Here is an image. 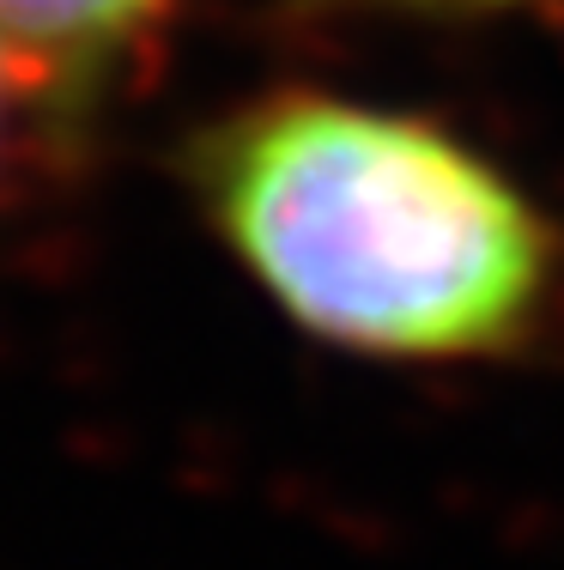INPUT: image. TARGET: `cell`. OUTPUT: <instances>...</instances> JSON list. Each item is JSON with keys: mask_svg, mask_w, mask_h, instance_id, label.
I'll use <instances>...</instances> for the list:
<instances>
[{"mask_svg": "<svg viewBox=\"0 0 564 570\" xmlns=\"http://www.w3.org/2000/svg\"><path fill=\"white\" fill-rule=\"evenodd\" d=\"M188 176L255 292L358 358H498L558 279V230L528 188L413 110L274 91L212 121Z\"/></svg>", "mask_w": 564, "mask_h": 570, "instance_id": "1", "label": "cell"}, {"mask_svg": "<svg viewBox=\"0 0 564 570\" xmlns=\"http://www.w3.org/2000/svg\"><path fill=\"white\" fill-rule=\"evenodd\" d=\"M170 0H0V56L43 110H86Z\"/></svg>", "mask_w": 564, "mask_h": 570, "instance_id": "2", "label": "cell"}, {"mask_svg": "<svg viewBox=\"0 0 564 570\" xmlns=\"http://www.w3.org/2000/svg\"><path fill=\"white\" fill-rule=\"evenodd\" d=\"M400 7H516V0H400Z\"/></svg>", "mask_w": 564, "mask_h": 570, "instance_id": "3", "label": "cell"}, {"mask_svg": "<svg viewBox=\"0 0 564 570\" xmlns=\"http://www.w3.org/2000/svg\"><path fill=\"white\" fill-rule=\"evenodd\" d=\"M7 79H12V73H7V56H0V91H7Z\"/></svg>", "mask_w": 564, "mask_h": 570, "instance_id": "4", "label": "cell"}]
</instances>
